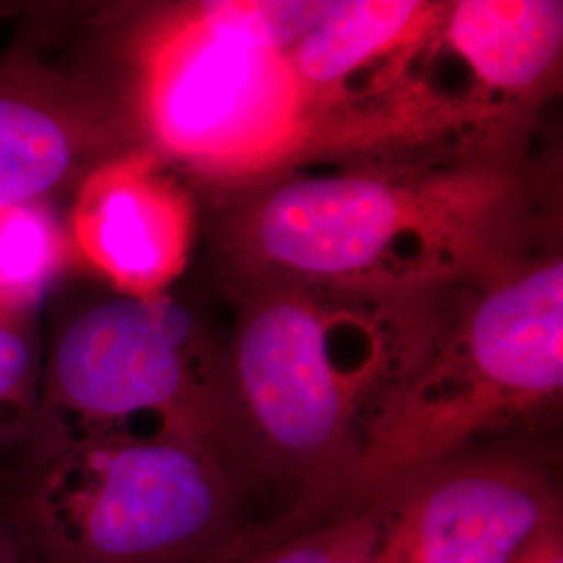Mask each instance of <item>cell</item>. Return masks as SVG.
Wrapping results in <instances>:
<instances>
[{
	"label": "cell",
	"instance_id": "6da1fadb",
	"mask_svg": "<svg viewBox=\"0 0 563 563\" xmlns=\"http://www.w3.org/2000/svg\"><path fill=\"white\" fill-rule=\"evenodd\" d=\"M380 309L276 280L242 313L225 355L228 451L249 488L280 490L282 514L322 522L339 509L422 362L432 330L384 322Z\"/></svg>",
	"mask_w": 563,
	"mask_h": 563
},
{
	"label": "cell",
	"instance_id": "7a4b0ae2",
	"mask_svg": "<svg viewBox=\"0 0 563 563\" xmlns=\"http://www.w3.org/2000/svg\"><path fill=\"white\" fill-rule=\"evenodd\" d=\"M211 444L99 430L42 446L0 507L30 563H205L262 522Z\"/></svg>",
	"mask_w": 563,
	"mask_h": 563
},
{
	"label": "cell",
	"instance_id": "3957f363",
	"mask_svg": "<svg viewBox=\"0 0 563 563\" xmlns=\"http://www.w3.org/2000/svg\"><path fill=\"white\" fill-rule=\"evenodd\" d=\"M563 262L522 265L493 282L462 328L432 339L339 507H357L405 476L530 422L562 399Z\"/></svg>",
	"mask_w": 563,
	"mask_h": 563
},
{
	"label": "cell",
	"instance_id": "277c9868",
	"mask_svg": "<svg viewBox=\"0 0 563 563\" xmlns=\"http://www.w3.org/2000/svg\"><path fill=\"white\" fill-rule=\"evenodd\" d=\"M136 74L148 139L207 176L262 169L305 134L309 95L288 53L236 25L220 2L181 9L151 27Z\"/></svg>",
	"mask_w": 563,
	"mask_h": 563
},
{
	"label": "cell",
	"instance_id": "5b68a950",
	"mask_svg": "<svg viewBox=\"0 0 563 563\" xmlns=\"http://www.w3.org/2000/svg\"><path fill=\"white\" fill-rule=\"evenodd\" d=\"M51 413L76 420L80 432L128 430L134 418H153L162 432L211 444L230 460L225 357L163 295L101 302L60 332L38 420Z\"/></svg>",
	"mask_w": 563,
	"mask_h": 563
},
{
	"label": "cell",
	"instance_id": "8992f818",
	"mask_svg": "<svg viewBox=\"0 0 563 563\" xmlns=\"http://www.w3.org/2000/svg\"><path fill=\"white\" fill-rule=\"evenodd\" d=\"M488 190L388 176H309L274 188L244 225L249 253L286 280L362 290L437 251L460 253L488 218Z\"/></svg>",
	"mask_w": 563,
	"mask_h": 563
},
{
	"label": "cell",
	"instance_id": "52a82bcc",
	"mask_svg": "<svg viewBox=\"0 0 563 563\" xmlns=\"http://www.w3.org/2000/svg\"><path fill=\"white\" fill-rule=\"evenodd\" d=\"M374 497L384 514L369 563H511L563 520L551 467L514 449L463 451Z\"/></svg>",
	"mask_w": 563,
	"mask_h": 563
},
{
	"label": "cell",
	"instance_id": "ba28073f",
	"mask_svg": "<svg viewBox=\"0 0 563 563\" xmlns=\"http://www.w3.org/2000/svg\"><path fill=\"white\" fill-rule=\"evenodd\" d=\"M69 236L125 297L153 299L186 265L192 207L155 153L115 155L80 181Z\"/></svg>",
	"mask_w": 563,
	"mask_h": 563
},
{
	"label": "cell",
	"instance_id": "9c48e42d",
	"mask_svg": "<svg viewBox=\"0 0 563 563\" xmlns=\"http://www.w3.org/2000/svg\"><path fill=\"white\" fill-rule=\"evenodd\" d=\"M120 139L118 115L86 84L34 59L0 63V207L84 180Z\"/></svg>",
	"mask_w": 563,
	"mask_h": 563
},
{
	"label": "cell",
	"instance_id": "30bf717a",
	"mask_svg": "<svg viewBox=\"0 0 563 563\" xmlns=\"http://www.w3.org/2000/svg\"><path fill=\"white\" fill-rule=\"evenodd\" d=\"M446 41L486 88L530 90L562 57L563 4L463 0L449 11Z\"/></svg>",
	"mask_w": 563,
	"mask_h": 563
},
{
	"label": "cell",
	"instance_id": "8fae6325",
	"mask_svg": "<svg viewBox=\"0 0 563 563\" xmlns=\"http://www.w3.org/2000/svg\"><path fill=\"white\" fill-rule=\"evenodd\" d=\"M430 11L409 0L325 2L322 18L288 53L307 95L332 88L422 32Z\"/></svg>",
	"mask_w": 563,
	"mask_h": 563
},
{
	"label": "cell",
	"instance_id": "7c38bea8",
	"mask_svg": "<svg viewBox=\"0 0 563 563\" xmlns=\"http://www.w3.org/2000/svg\"><path fill=\"white\" fill-rule=\"evenodd\" d=\"M384 501L339 507L318 523L278 514L205 563H369L383 526Z\"/></svg>",
	"mask_w": 563,
	"mask_h": 563
},
{
	"label": "cell",
	"instance_id": "4fadbf2b",
	"mask_svg": "<svg viewBox=\"0 0 563 563\" xmlns=\"http://www.w3.org/2000/svg\"><path fill=\"white\" fill-rule=\"evenodd\" d=\"M71 236L46 201L0 207V318L27 316L69 262Z\"/></svg>",
	"mask_w": 563,
	"mask_h": 563
},
{
	"label": "cell",
	"instance_id": "5bb4252c",
	"mask_svg": "<svg viewBox=\"0 0 563 563\" xmlns=\"http://www.w3.org/2000/svg\"><path fill=\"white\" fill-rule=\"evenodd\" d=\"M41 378L38 344L27 316L0 318V446L34 430Z\"/></svg>",
	"mask_w": 563,
	"mask_h": 563
},
{
	"label": "cell",
	"instance_id": "9a60e30c",
	"mask_svg": "<svg viewBox=\"0 0 563 563\" xmlns=\"http://www.w3.org/2000/svg\"><path fill=\"white\" fill-rule=\"evenodd\" d=\"M223 13L272 46L290 53L322 18L325 2H236L220 0Z\"/></svg>",
	"mask_w": 563,
	"mask_h": 563
},
{
	"label": "cell",
	"instance_id": "2e32d148",
	"mask_svg": "<svg viewBox=\"0 0 563 563\" xmlns=\"http://www.w3.org/2000/svg\"><path fill=\"white\" fill-rule=\"evenodd\" d=\"M511 563H563V520L544 528Z\"/></svg>",
	"mask_w": 563,
	"mask_h": 563
},
{
	"label": "cell",
	"instance_id": "e0dca14e",
	"mask_svg": "<svg viewBox=\"0 0 563 563\" xmlns=\"http://www.w3.org/2000/svg\"><path fill=\"white\" fill-rule=\"evenodd\" d=\"M0 563H30L20 534L15 532V528L2 511H0Z\"/></svg>",
	"mask_w": 563,
	"mask_h": 563
}]
</instances>
